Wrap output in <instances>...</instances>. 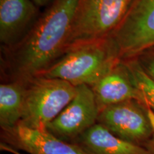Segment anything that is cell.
<instances>
[{"mask_svg":"<svg viewBox=\"0 0 154 154\" xmlns=\"http://www.w3.org/2000/svg\"><path fill=\"white\" fill-rule=\"evenodd\" d=\"M52 0H33L34 4L38 7H43V6L47 5L48 3H49Z\"/></svg>","mask_w":154,"mask_h":154,"instance_id":"cell-16","label":"cell"},{"mask_svg":"<svg viewBox=\"0 0 154 154\" xmlns=\"http://www.w3.org/2000/svg\"><path fill=\"white\" fill-rule=\"evenodd\" d=\"M90 87L99 112L109 106L130 100L144 104L143 96L134 84L126 64L120 61Z\"/></svg>","mask_w":154,"mask_h":154,"instance_id":"cell-9","label":"cell"},{"mask_svg":"<svg viewBox=\"0 0 154 154\" xmlns=\"http://www.w3.org/2000/svg\"><path fill=\"white\" fill-rule=\"evenodd\" d=\"M119 58L118 49L109 36L72 48L36 76L59 79L75 86H91L120 61Z\"/></svg>","mask_w":154,"mask_h":154,"instance_id":"cell-2","label":"cell"},{"mask_svg":"<svg viewBox=\"0 0 154 154\" xmlns=\"http://www.w3.org/2000/svg\"><path fill=\"white\" fill-rule=\"evenodd\" d=\"M134 84L143 96L144 104L154 111V82L146 74L138 61L126 63Z\"/></svg>","mask_w":154,"mask_h":154,"instance_id":"cell-13","label":"cell"},{"mask_svg":"<svg viewBox=\"0 0 154 154\" xmlns=\"http://www.w3.org/2000/svg\"><path fill=\"white\" fill-rule=\"evenodd\" d=\"M120 57L140 54L154 47V0H134L110 36Z\"/></svg>","mask_w":154,"mask_h":154,"instance_id":"cell-5","label":"cell"},{"mask_svg":"<svg viewBox=\"0 0 154 154\" xmlns=\"http://www.w3.org/2000/svg\"><path fill=\"white\" fill-rule=\"evenodd\" d=\"M0 149H1L2 151L9 152V153H12V154H24V153H20V151H19L18 150L14 149V148L11 147L10 146H9L8 144L5 143V142H2L1 144H0Z\"/></svg>","mask_w":154,"mask_h":154,"instance_id":"cell-15","label":"cell"},{"mask_svg":"<svg viewBox=\"0 0 154 154\" xmlns=\"http://www.w3.org/2000/svg\"><path fill=\"white\" fill-rule=\"evenodd\" d=\"M26 82V95L20 124L44 130L72 101L76 86L59 79L34 76Z\"/></svg>","mask_w":154,"mask_h":154,"instance_id":"cell-4","label":"cell"},{"mask_svg":"<svg viewBox=\"0 0 154 154\" xmlns=\"http://www.w3.org/2000/svg\"><path fill=\"white\" fill-rule=\"evenodd\" d=\"M79 0H54L22 40L14 55L19 80L49 69L65 54Z\"/></svg>","mask_w":154,"mask_h":154,"instance_id":"cell-1","label":"cell"},{"mask_svg":"<svg viewBox=\"0 0 154 154\" xmlns=\"http://www.w3.org/2000/svg\"><path fill=\"white\" fill-rule=\"evenodd\" d=\"M131 0H79L66 51L110 36L126 15Z\"/></svg>","mask_w":154,"mask_h":154,"instance_id":"cell-3","label":"cell"},{"mask_svg":"<svg viewBox=\"0 0 154 154\" xmlns=\"http://www.w3.org/2000/svg\"><path fill=\"white\" fill-rule=\"evenodd\" d=\"M73 143L86 154H150L146 148L121 139L99 123L83 133Z\"/></svg>","mask_w":154,"mask_h":154,"instance_id":"cell-11","label":"cell"},{"mask_svg":"<svg viewBox=\"0 0 154 154\" xmlns=\"http://www.w3.org/2000/svg\"><path fill=\"white\" fill-rule=\"evenodd\" d=\"M5 136L6 143L29 154H86L76 143L59 139L47 129L19 124L11 131L5 133Z\"/></svg>","mask_w":154,"mask_h":154,"instance_id":"cell-8","label":"cell"},{"mask_svg":"<svg viewBox=\"0 0 154 154\" xmlns=\"http://www.w3.org/2000/svg\"><path fill=\"white\" fill-rule=\"evenodd\" d=\"M138 59V62L146 74L154 82V51H144Z\"/></svg>","mask_w":154,"mask_h":154,"instance_id":"cell-14","label":"cell"},{"mask_svg":"<svg viewBox=\"0 0 154 154\" xmlns=\"http://www.w3.org/2000/svg\"><path fill=\"white\" fill-rule=\"evenodd\" d=\"M36 14L33 0H0V40L12 46L24 34Z\"/></svg>","mask_w":154,"mask_h":154,"instance_id":"cell-10","label":"cell"},{"mask_svg":"<svg viewBox=\"0 0 154 154\" xmlns=\"http://www.w3.org/2000/svg\"><path fill=\"white\" fill-rule=\"evenodd\" d=\"M26 82L2 84L0 86V126L4 132L11 131L20 124L24 113Z\"/></svg>","mask_w":154,"mask_h":154,"instance_id":"cell-12","label":"cell"},{"mask_svg":"<svg viewBox=\"0 0 154 154\" xmlns=\"http://www.w3.org/2000/svg\"><path fill=\"white\" fill-rule=\"evenodd\" d=\"M99 110L90 86H76L72 101L48 125L47 129L59 139L73 143L97 123Z\"/></svg>","mask_w":154,"mask_h":154,"instance_id":"cell-7","label":"cell"},{"mask_svg":"<svg viewBox=\"0 0 154 154\" xmlns=\"http://www.w3.org/2000/svg\"><path fill=\"white\" fill-rule=\"evenodd\" d=\"M97 123L121 139L143 147L154 139L146 105L136 100L105 108L99 112Z\"/></svg>","mask_w":154,"mask_h":154,"instance_id":"cell-6","label":"cell"},{"mask_svg":"<svg viewBox=\"0 0 154 154\" xmlns=\"http://www.w3.org/2000/svg\"><path fill=\"white\" fill-rule=\"evenodd\" d=\"M150 152V154H154V139L152 140V142L149 144L146 148Z\"/></svg>","mask_w":154,"mask_h":154,"instance_id":"cell-17","label":"cell"}]
</instances>
